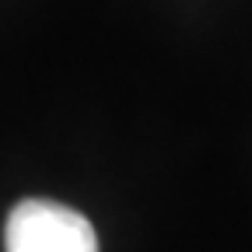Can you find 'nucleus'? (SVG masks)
<instances>
[{"label": "nucleus", "instance_id": "nucleus-1", "mask_svg": "<svg viewBox=\"0 0 252 252\" xmlns=\"http://www.w3.org/2000/svg\"><path fill=\"white\" fill-rule=\"evenodd\" d=\"M4 245L7 252H98V235L74 207L25 200L7 217Z\"/></svg>", "mask_w": 252, "mask_h": 252}]
</instances>
